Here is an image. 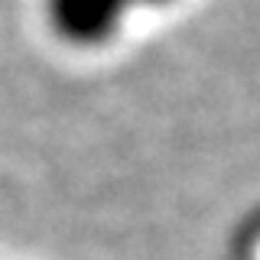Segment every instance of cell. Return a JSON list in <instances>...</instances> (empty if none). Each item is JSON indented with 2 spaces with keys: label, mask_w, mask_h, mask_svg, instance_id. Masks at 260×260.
Listing matches in <instances>:
<instances>
[{
  "label": "cell",
  "mask_w": 260,
  "mask_h": 260,
  "mask_svg": "<svg viewBox=\"0 0 260 260\" xmlns=\"http://www.w3.org/2000/svg\"><path fill=\"white\" fill-rule=\"evenodd\" d=\"M130 0H49L55 29L75 43H104L124 26Z\"/></svg>",
  "instance_id": "1"
},
{
  "label": "cell",
  "mask_w": 260,
  "mask_h": 260,
  "mask_svg": "<svg viewBox=\"0 0 260 260\" xmlns=\"http://www.w3.org/2000/svg\"><path fill=\"white\" fill-rule=\"evenodd\" d=\"M130 4H169V0H130Z\"/></svg>",
  "instance_id": "2"
}]
</instances>
